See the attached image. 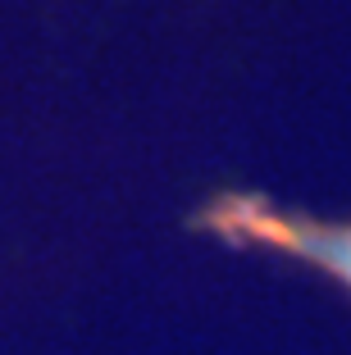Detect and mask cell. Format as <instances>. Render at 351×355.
<instances>
[{
  "instance_id": "obj_1",
  "label": "cell",
  "mask_w": 351,
  "mask_h": 355,
  "mask_svg": "<svg viewBox=\"0 0 351 355\" xmlns=\"http://www.w3.org/2000/svg\"><path fill=\"white\" fill-rule=\"evenodd\" d=\"M201 228H215L233 246H274V251L301 255V260L329 269L333 278H342L351 287V223H320L306 214L279 209L260 196H219L197 214Z\"/></svg>"
}]
</instances>
